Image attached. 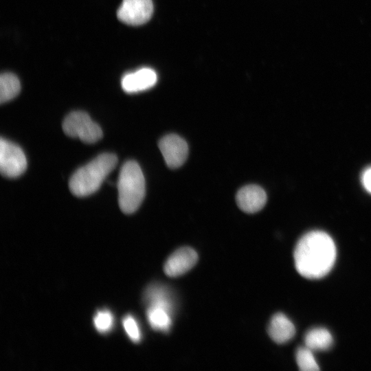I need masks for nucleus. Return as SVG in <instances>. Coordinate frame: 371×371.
Returning a JSON list of instances; mask_svg holds the SVG:
<instances>
[{"label":"nucleus","mask_w":371,"mask_h":371,"mask_svg":"<svg viewBox=\"0 0 371 371\" xmlns=\"http://www.w3.org/2000/svg\"><path fill=\"white\" fill-rule=\"evenodd\" d=\"M337 249L333 238L319 230L309 232L297 241L293 253L297 271L308 279L326 276L333 267Z\"/></svg>","instance_id":"1"},{"label":"nucleus","mask_w":371,"mask_h":371,"mask_svg":"<svg viewBox=\"0 0 371 371\" xmlns=\"http://www.w3.org/2000/svg\"><path fill=\"white\" fill-rule=\"evenodd\" d=\"M117 158L112 153H102L71 176L69 187L76 196H86L96 192L107 175L115 168Z\"/></svg>","instance_id":"2"},{"label":"nucleus","mask_w":371,"mask_h":371,"mask_svg":"<svg viewBox=\"0 0 371 371\" xmlns=\"http://www.w3.org/2000/svg\"><path fill=\"white\" fill-rule=\"evenodd\" d=\"M118 203L125 214L135 212L145 196V179L139 165L135 161L125 162L117 183Z\"/></svg>","instance_id":"3"},{"label":"nucleus","mask_w":371,"mask_h":371,"mask_svg":"<svg viewBox=\"0 0 371 371\" xmlns=\"http://www.w3.org/2000/svg\"><path fill=\"white\" fill-rule=\"evenodd\" d=\"M63 130L67 135L78 137L87 144L95 143L102 137L100 127L82 111H74L67 115L63 122Z\"/></svg>","instance_id":"4"},{"label":"nucleus","mask_w":371,"mask_h":371,"mask_svg":"<svg viewBox=\"0 0 371 371\" xmlns=\"http://www.w3.org/2000/svg\"><path fill=\"white\" fill-rule=\"evenodd\" d=\"M27 168V159L23 150L16 144L1 138L0 171L3 176L15 178Z\"/></svg>","instance_id":"5"},{"label":"nucleus","mask_w":371,"mask_h":371,"mask_svg":"<svg viewBox=\"0 0 371 371\" xmlns=\"http://www.w3.org/2000/svg\"><path fill=\"white\" fill-rule=\"evenodd\" d=\"M153 13L152 0H123L117 16L119 20L131 25H140L148 22Z\"/></svg>","instance_id":"6"},{"label":"nucleus","mask_w":371,"mask_h":371,"mask_svg":"<svg viewBox=\"0 0 371 371\" xmlns=\"http://www.w3.org/2000/svg\"><path fill=\"white\" fill-rule=\"evenodd\" d=\"M159 148L166 165L170 168L180 167L188 157V144L177 135L170 134L163 137L159 142Z\"/></svg>","instance_id":"7"},{"label":"nucleus","mask_w":371,"mask_h":371,"mask_svg":"<svg viewBox=\"0 0 371 371\" xmlns=\"http://www.w3.org/2000/svg\"><path fill=\"white\" fill-rule=\"evenodd\" d=\"M198 255L190 247H182L172 254L166 260L164 270L169 277H177L190 270L196 263Z\"/></svg>","instance_id":"8"},{"label":"nucleus","mask_w":371,"mask_h":371,"mask_svg":"<svg viewBox=\"0 0 371 371\" xmlns=\"http://www.w3.org/2000/svg\"><path fill=\"white\" fill-rule=\"evenodd\" d=\"M236 199L240 210L247 213H255L265 206L267 202V194L258 186L248 185L238 190Z\"/></svg>","instance_id":"9"},{"label":"nucleus","mask_w":371,"mask_h":371,"mask_svg":"<svg viewBox=\"0 0 371 371\" xmlns=\"http://www.w3.org/2000/svg\"><path fill=\"white\" fill-rule=\"evenodd\" d=\"M157 80V74L150 68H142L126 74L122 78L123 90L129 93L143 91L153 87Z\"/></svg>","instance_id":"10"},{"label":"nucleus","mask_w":371,"mask_h":371,"mask_svg":"<svg viewBox=\"0 0 371 371\" xmlns=\"http://www.w3.org/2000/svg\"><path fill=\"white\" fill-rule=\"evenodd\" d=\"M268 334L277 344H284L292 339L295 334L293 322L283 313L275 314L268 326Z\"/></svg>","instance_id":"11"},{"label":"nucleus","mask_w":371,"mask_h":371,"mask_svg":"<svg viewBox=\"0 0 371 371\" xmlns=\"http://www.w3.org/2000/svg\"><path fill=\"white\" fill-rule=\"evenodd\" d=\"M144 300L147 307L164 308L171 314L174 311V304L169 291L164 286L153 284L146 291Z\"/></svg>","instance_id":"12"},{"label":"nucleus","mask_w":371,"mask_h":371,"mask_svg":"<svg viewBox=\"0 0 371 371\" xmlns=\"http://www.w3.org/2000/svg\"><path fill=\"white\" fill-rule=\"evenodd\" d=\"M333 343L331 333L324 328H313L304 335V344L313 351L326 350Z\"/></svg>","instance_id":"13"},{"label":"nucleus","mask_w":371,"mask_h":371,"mask_svg":"<svg viewBox=\"0 0 371 371\" xmlns=\"http://www.w3.org/2000/svg\"><path fill=\"white\" fill-rule=\"evenodd\" d=\"M147 319L150 326L162 332H168L172 324V314L159 307H147Z\"/></svg>","instance_id":"14"},{"label":"nucleus","mask_w":371,"mask_h":371,"mask_svg":"<svg viewBox=\"0 0 371 371\" xmlns=\"http://www.w3.org/2000/svg\"><path fill=\"white\" fill-rule=\"evenodd\" d=\"M21 90L18 78L11 73L2 74L0 77V102H6L16 97Z\"/></svg>","instance_id":"15"},{"label":"nucleus","mask_w":371,"mask_h":371,"mask_svg":"<svg viewBox=\"0 0 371 371\" xmlns=\"http://www.w3.org/2000/svg\"><path fill=\"white\" fill-rule=\"evenodd\" d=\"M295 359L300 370L317 371L319 370L313 351L306 346L297 348L295 353Z\"/></svg>","instance_id":"16"},{"label":"nucleus","mask_w":371,"mask_h":371,"mask_svg":"<svg viewBox=\"0 0 371 371\" xmlns=\"http://www.w3.org/2000/svg\"><path fill=\"white\" fill-rule=\"evenodd\" d=\"M113 323L112 313L106 310L98 311L93 318L94 326L100 333H109L113 328Z\"/></svg>","instance_id":"17"},{"label":"nucleus","mask_w":371,"mask_h":371,"mask_svg":"<svg viewBox=\"0 0 371 371\" xmlns=\"http://www.w3.org/2000/svg\"><path fill=\"white\" fill-rule=\"evenodd\" d=\"M122 324L128 337L135 343L139 342L142 334L135 318L131 315H127L123 319Z\"/></svg>","instance_id":"18"},{"label":"nucleus","mask_w":371,"mask_h":371,"mask_svg":"<svg viewBox=\"0 0 371 371\" xmlns=\"http://www.w3.org/2000/svg\"><path fill=\"white\" fill-rule=\"evenodd\" d=\"M362 184L364 188L371 193V167L366 168L361 177Z\"/></svg>","instance_id":"19"}]
</instances>
